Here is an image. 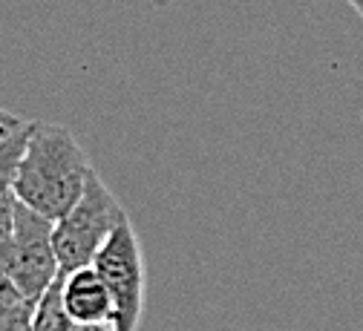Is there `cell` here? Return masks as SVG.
I'll list each match as a JSON object with an SVG mask.
<instances>
[{
  "mask_svg": "<svg viewBox=\"0 0 363 331\" xmlns=\"http://www.w3.org/2000/svg\"><path fill=\"white\" fill-rule=\"evenodd\" d=\"M89 173L93 164L86 150L64 124L29 121L12 193L35 213L58 222L81 199Z\"/></svg>",
  "mask_w": 363,
  "mask_h": 331,
  "instance_id": "cell-1",
  "label": "cell"
},
{
  "mask_svg": "<svg viewBox=\"0 0 363 331\" xmlns=\"http://www.w3.org/2000/svg\"><path fill=\"white\" fill-rule=\"evenodd\" d=\"M124 219H130L127 211L93 167L81 199L55 222L52 230L61 274H69L81 265H93L96 254L104 248V242Z\"/></svg>",
  "mask_w": 363,
  "mask_h": 331,
  "instance_id": "cell-2",
  "label": "cell"
},
{
  "mask_svg": "<svg viewBox=\"0 0 363 331\" xmlns=\"http://www.w3.org/2000/svg\"><path fill=\"white\" fill-rule=\"evenodd\" d=\"M52 230V219L35 213L32 208L15 199V222L9 242L0 254V268L26 300H38L61 274Z\"/></svg>",
  "mask_w": 363,
  "mask_h": 331,
  "instance_id": "cell-3",
  "label": "cell"
},
{
  "mask_svg": "<svg viewBox=\"0 0 363 331\" xmlns=\"http://www.w3.org/2000/svg\"><path fill=\"white\" fill-rule=\"evenodd\" d=\"M113 297V328L135 331L145 311V257L130 219H124L93 259Z\"/></svg>",
  "mask_w": 363,
  "mask_h": 331,
  "instance_id": "cell-4",
  "label": "cell"
},
{
  "mask_svg": "<svg viewBox=\"0 0 363 331\" xmlns=\"http://www.w3.org/2000/svg\"><path fill=\"white\" fill-rule=\"evenodd\" d=\"M64 305L75 325H113V297L96 265L64 274Z\"/></svg>",
  "mask_w": 363,
  "mask_h": 331,
  "instance_id": "cell-5",
  "label": "cell"
},
{
  "mask_svg": "<svg viewBox=\"0 0 363 331\" xmlns=\"http://www.w3.org/2000/svg\"><path fill=\"white\" fill-rule=\"evenodd\" d=\"M32 331H75V322L64 305V274H58L52 286L35 300Z\"/></svg>",
  "mask_w": 363,
  "mask_h": 331,
  "instance_id": "cell-6",
  "label": "cell"
},
{
  "mask_svg": "<svg viewBox=\"0 0 363 331\" xmlns=\"http://www.w3.org/2000/svg\"><path fill=\"white\" fill-rule=\"evenodd\" d=\"M26 135H29V121H21L18 127L0 135V196L12 193V181H15L23 147H26Z\"/></svg>",
  "mask_w": 363,
  "mask_h": 331,
  "instance_id": "cell-7",
  "label": "cell"
},
{
  "mask_svg": "<svg viewBox=\"0 0 363 331\" xmlns=\"http://www.w3.org/2000/svg\"><path fill=\"white\" fill-rule=\"evenodd\" d=\"M32 314H35V300L18 303L0 322V331H32Z\"/></svg>",
  "mask_w": 363,
  "mask_h": 331,
  "instance_id": "cell-8",
  "label": "cell"
},
{
  "mask_svg": "<svg viewBox=\"0 0 363 331\" xmlns=\"http://www.w3.org/2000/svg\"><path fill=\"white\" fill-rule=\"evenodd\" d=\"M26 297L18 291V286L15 282L4 274V268H0V322H4V317L18 305V303H23Z\"/></svg>",
  "mask_w": 363,
  "mask_h": 331,
  "instance_id": "cell-9",
  "label": "cell"
},
{
  "mask_svg": "<svg viewBox=\"0 0 363 331\" xmlns=\"http://www.w3.org/2000/svg\"><path fill=\"white\" fill-rule=\"evenodd\" d=\"M12 222H15V193L0 196V254H4V248L9 242Z\"/></svg>",
  "mask_w": 363,
  "mask_h": 331,
  "instance_id": "cell-10",
  "label": "cell"
},
{
  "mask_svg": "<svg viewBox=\"0 0 363 331\" xmlns=\"http://www.w3.org/2000/svg\"><path fill=\"white\" fill-rule=\"evenodd\" d=\"M18 124H21V118H18V116H12L9 110L0 107V135H4L6 130H12V127H18Z\"/></svg>",
  "mask_w": 363,
  "mask_h": 331,
  "instance_id": "cell-11",
  "label": "cell"
},
{
  "mask_svg": "<svg viewBox=\"0 0 363 331\" xmlns=\"http://www.w3.org/2000/svg\"><path fill=\"white\" fill-rule=\"evenodd\" d=\"M75 331H116L113 325H75Z\"/></svg>",
  "mask_w": 363,
  "mask_h": 331,
  "instance_id": "cell-12",
  "label": "cell"
},
{
  "mask_svg": "<svg viewBox=\"0 0 363 331\" xmlns=\"http://www.w3.org/2000/svg\"><path fill=\"white\" fill-rule=\"evenodd\" d=\"M176 0H150V6L153 9H167V6H173Z\"/></svg>",
  "mask_w": 363,
  "mask_h": 331,
  "instance_id": "cell-13",
  "label": "cell"
},
{
  "mask_svg": "<svg viewBox=\"0 0 363 331\" xmlns=\"http://www.w3.org/2000/svg\"><path fill=\"white\" fill-rule=\"evenodd\" d=\"M346 4H349V6H352V9H354L360 18H363V0H346Z\"/></svg>",
  "mask_w": 363,
  "mask_h": 331,
  "instance_id": "cell-14",
  "label": "cell"
}]
</instances>
